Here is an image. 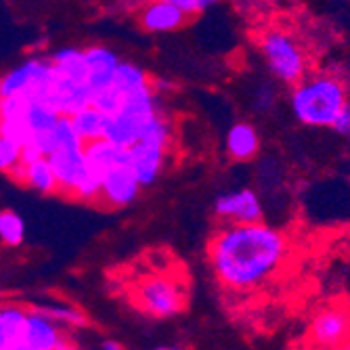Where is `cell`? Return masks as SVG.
<instances>
[{"instance_id":"6da1fadb","label":"cell","mask_w":350,"mask_h":350,"mask_svg":"<svg viewBox=\"0 0 350 350\" xmlns=\"http://www.w3.org/2000/svg\"><path fill=\"white\" fill-rule=\"evenodd\" d=\"M290 241L277 227L258 222L247 227H220L208 245L216 281L231 292H252L283 267Z\"/></svg>"},{"instance_id":"7a4b0ae2","label":"cell","mask_w":350,"mask_h":350,"mask_svg":"<svg viewBox=\"0 0 350 350\" xmlns=\"http://www.w3.org/2000/svg\"><path fill=\"white\" fill-rule=\"evenodd\" d=\"M348 101V86L336 72H308L290 92L294 118L312 129H332Z\"/></svg>"},{"instance_id":"3957f363","label":"cell","mask_w":350,"mask_h":350,"mask_svg":"<svg viewBox=\"0 0 350 350\" xmlns=\"http://www.w3.org/2000/svg\"><path fill=\"white\" fill-rule=\"evenodd\" d=\"M162 111V99L155 97L151 86L137 90L129 97H124L118 113L107 118L103 139L120 149H131L135 143L141 141L145 129Z\"/></svg>"},{"instance_id":"277c9868","label":"cell","mask_w":350,"mask_h":350,"mask_svg":"<svg viewBox=\"0 0 350 350\" xmlns=\"http://www.w3.org/2000/svg\"><path fill=\"white\" fill-rule=\"evenodd\" d=\"M258 51L269 72L283 84L296 86L308 74V55L302 42L285 27H269L258 38Z\"/></svg>"},{"instance_id":"5b68a950","label":"cell","mask_w":350,"mask_h":350,"mask_svg":"<svg viewBox=\"0 0 350 350\" xmlns=\"http://www.w3.org/2000/svg\"><path fill=\"white\" fill-rule=\"evenodd\" d=\"M185 288L183 283L170 275H151L141 281L137 288L139 306L155 317V319H170L176 317L185 306Z\"/></svg>"},{"instance_id":"8992f818","label":"cell","mask_w":350,"mask_h":350,"mask_svg":"<svg viewBox=\"0 0 350 350\" xmlns=\"http://www.w3.org/2000/svg\"><path fill=\"white\" fill-rule=\"evenodd\" d=\"M214 214L225 227H247L265 222V208L258 193L250 187L222 191L214 200Z\"/></svg>"},{"instance_id":"52a82bcc","label":"cell","mask_w":350,"mask_h":350,"mask_svg":"<svg viewBox=\"0 0 350 350\" xmlns=\"http://www.w3.org/2000/svg\"><path fill=\"white\" fill-rule=\"evenodd\" d=\"M308 340L319 350H340L350 344V310L342 306L321 308L310 321Z\"/></svg>"},{"instance_id":"ba28073f","label":"cell","mask_w":350,"mask_h":350,"mask_svg":"<svg viewBox=\"0 0 350 350\" xmlns=\"http://www.w3.org/2000/svg\"><path fill=\"white\" fill-rule=\"evenodd\" d=\"M141 193V185L135 178L133 170L126 166H118L101 176V198L99 202L111 210L126 208L137 202Z\"/></svg>"},{"instance_id":"9c48e42d","label":"cell","mask_w":350,"mask_h":350,"mask_svg":"<svg viewBox=\"0 0 350 350\" xmlns=\"http://www.w3.org/2000/svg\"><path fill=\"white\" fill-rule=\"evenodd\" d=\"M92 90L88 88V84H78L66 78H55L44 103L55 109L61 118H72L78 111L86 109L92 105Z\"/></svg>"},{"instance_id":"30bf717a","label":"cell","mask_w":350,"mask_h":350,"mask_svg":"<svg viewBox=\"0 0 350 350\" xmlns=\"http://www.w3.org/2000/svg\"><path fill=\"white\" fill-rule=\"evenodd\" d=\"M126 151H129V168L133 170L135 178L139 180L141 189L151 187L157 178H160V174L166 166V157H168L166 147H157V145L139 141Z\"/></svg>"},{"instance_id":"8fae6325","label":"cell","mask_w":350,"mask_h":350,"mask_svg":"<svg viewBox=\"0 0 350 350\" xmlns=\"http://www.w3.org/2000/svg\"><path fill=\"white\" fill-rule=\"evenodd\" d=\"M84 61H86V70H88L86 84L92 90V94L111 88L116 70L122 59L111 49H107L103 44H92V46L84 49Z\"/></svg>"},{"instance_id":"7c38bea8","label":"cell","mask_w":350,"mask_h":350,"mask_svg":"<svg viewBox=\"0 0 350 350\" xmlns=\"http://www.w3.org/2000/svg\"><path fill=\"white\" fill-rule=\"evenodd\" d=\"M187 23V15L176 7L174 0H155L139 11V25L149 34H170Z\"/></svg>"},{"instance_id":"4fadbf2b","label":"cell","mask_w":350,"mask_h":350,"mask_svg":"<svg viewBox=\"0 0 350 350\" xmlns=\"http://www.w3.org/2000/svg\"><path fill=\"white\" fill-rule=\"evenodd\" d=\"M49 164L53 168V174L57 178V189L61 196L72 198L74 191L80 183V178L86 174L88 164L82 149L76 151H57L49 157Z\"/></svg>"},{"instance_id":"5bb4252c","label":"cell","mask_w":350,"mask_h":350,"mask_svg":"<svg viewBox=\"0 0 350 350\" xmlns=\"http://www.w3.org/2000/svg\"><path fill=\"white\" fill-rule=\"evenodd\" d=\"M21 342H25L31 350H55L68 342V336L46 317L34 310H27V321L23 327Z\"/></svg>"},{"instance_id":"9a60e30c","label":"cell","mask_w":350,"mask_h":350,"mask_svg":"<svg viewBox=\"0 0 350 350\" xmlns=\"http://www.w3.org/2000/svg\"><path fill=\"white\" fill-rule=\"evenodd\" d=\"M225 149L231 160L237 162H247L252 157H256L260 149V137L258 131L254 129L250 122H237L227 131L225 139Z\"/></svg>"},{"instance_id":"2e32d148","label":"cell","mask_w":350,"mask_h":350,"mask_svg":"<svg viewBox=\"0 0 350 350\" xmlns=\"http://www.w3.org/2000/svg\"><path fill=\"white\" fill-rule=\"evenodd\" d=\"M82 151H84L86 164L90 166V170H94L99 176H103L105 172H109L118 166L129 164V151L107 143L105 139L84 145Z\"/></svg>"},{"instance_id":"e0dca14e","label":"cell","mask_w":350,"mask_h":350,"mask_svg":"<svg viewBox=\"0 0 350 350\" xmlns=\"http://www.w3.org/2000/svg\"><path fill=\"white\" fill-rule=\"evenodd\" d=\"M51 63L55 68V74L59 78H66L78 84H86L88 80V70H86V61H84V51L76 46H63L57 49L51 55Z\"/></svg>"},{"instance_id":"ac0fdd59","label":"cell","mask_w":350,"mask_h":350,"mask_svg":"<svg viewBox=\"0 0 350 350\" xmlns=\"http://www.w3.org/2000/svg\"><path fill=\"white\" fill-rule=\"evenodd\" d=\"M17 183L27 185L29 189L38 191L42 196H53L59 193L57 189V178L53 174V168L49 164V157H42V160L29 164V166H19L13 174H11Z\"/></svg>"},{"instance_id":"d6986e66","label":"cell","mask_w":350,"mask_h":350,"mask_svg":"<svg viewBox=\"0 0 350 350\" xmlns=\"http://www.w3.org/2000/svg\"><path fill=\"white\" fill-rule=\"evenodd\" d=\"M72 120V126L78 135V139L88 145V143H94V141H101L103 135H105V126H107V118L99 111L94 109L92 105L78 111L76 116L70 118Z\"/></svg>"},{"instance_id":"ffe728a7","label":"cell","mask_w":350,"mask_h":350,"mask_svg":"<svg viewBox=\"0 0 350 350\" xmlns=\"http://www.w3.org/2000/svg\"><path fill=\"white\" fill-rule=\"evenodd\" d=\"M147 86H151V78L147 76V72L139 66V63L120 61L116 76H113V84H111V88L116 92H120L122 97H129V94L143 90Z\"/></svg>"},{"instance_id":"44dd1931","label":"cell","mask_w":350,"mask_h":350,"mask_svg":"<svg viewBox=\"0 0 350 350\" xmlns=\"http://www.w3.org/2000/svg\"><path fill=\"white\" fill-rule=\"evenodd\" d=\"M29 310H34L42 317H46V319H51L53 323H57L61 329L63 327H84L88 323L86 319V314L72 306V304H61V302H46V304H36V306H31Z\"/></svg>"},{"instance_id":"7402d4cb","label":"cell","mask_w":350,"mask_h":350,"mask_svg":"<svg viewBox=\"0 0 350 350\" xmlns=\"http://www.w3.org/2000/svg\"><path fill=\"white\" fill-rule=\"evenodd\" d=\"M31 78H34V66H31V57H27L21 66L11 68L9 72L0 76V99L27 94L31 86Z\"/></svg>"},{"instance_id":"603a6c76","label":"cell","mask_w":350,"mask_h":350,"mask_svg":"<svg viewBox=\"0 0 350 350\" xmlns=\"http://www.w3.org/2000/svg\"><path fill=\"white\" fill-rule=\"evenodd\" d=\"M59 113L55 109H51L46 103L42 101H29V107H27V113H25V124L31 133V141L40 135H46L55 129V124L59 122Z\"/></svg>"},{"instance_id":"cb8c5ba5","label":"cell","mask_w":350,"mask_h":350,"mask_svg":"<svg viewBox=\"0 0 350 350\" xmlns=\"http://www.w3.org/2000/svg\"><path fill=\"white\" fill-rule=\"evenodd\" d=\"M25 239V222L13 210L0 212V241L5 245L17 247Z\"/></svg>"},{"instance_id":"d4e9b609","label":"cell","mask_w":350,"mask_h":350,"mask_svg":"<svg viewBox=\"0 0 350 350\" xmlns=\"http://www.w3.org/2000/svg\"><path fill=\"white\" fill-rule=\"evenodd\" d=\"M172 135H174V131H172V122H170V118L162 111L160 116H157L147 129H145V133H143V137H141V141H145V143H151V145H157V147H170V143H172Z\"/></svg>"},{"instance_id":"484cf974","label":"cell","mask_w":350,"mask_h":350,"mask_svg":"<svg viewBox=\"0 0 350 350\" xmlns=\"http://www.w3.org/2000/svg\"><path fill=\"white\" fill-rule=\"evenodd\" d=\"M53 137L57 143L59 151H76V149H84V143L78 139L72 120L70 118H59V122L55 124L53 129Z\"/></svg>"},{"instance_id":"4316f807","label":"cell","mask_w":350,"mask_h":350,"mask_svg":"<svg viewBox=\"0 0 350 350\" xmlns=\"http://www.w3.org/2000/svg\"><path fill=\"white\" fill-rule=\"evenodd\" d=\"M21 166V145L9 137L0 135V172H7L9 176Z\"/></svg>"},{"instance_id":"83f0119b","label":"cell","mask_w":350,"mask_h":350,"mask_svg":"<svg viewBox=\"0 0 350 350\" xmlns=\"http://www.w3.org/2000/svg\"><path fill=\"white\" fill-rule=\"evenodd\" d=\"M72 198H76L80 202H88V204L90 202H99V198H101V176L94 170H90V166H88L86 174L80 178Z\"/></svg>"},{"instance_id":"f1b7e54d","label":"cell","mask_w":350,"mask_h":350,"mask_svg":"<svg viewBox=\"0 0 350 350\" xmlns=\"http://www.w3.org/2000/svg\"><path fill=\"white\" fill-rule=\"evenodd\" d=\"M122 101H124V97H122L120 92H116L113 88H107L103 92L94 94V97H92V107L99 109L105 118H111L113 113H118Z\"/></svg>"},{"instance_id":"f546056e","label":"cell","mask_w":350,"mask_h":350,"mask_svg":"<svg viewBox=\"0 0 350 350\" xmlns=\"http://www.w3.org/2000/svg\"><path fill=\"white\" fill-rule=\"evenodd\" d=\"M277 103V90L275 86L269 82V84H260L256 90H254V107L258 111H271Z\"/></svg>"},{"instance_id":"4dcf8cb0","label":"cell","mask_w":350,"mask_h":350,"mask_svg":"<svg viewBox=\"0 0 350 350\" xmlns=\"http://www.w3.org/2000/svg\"><path fill=\"white\" fill-rule=\"evenodd\" d=\"M174 3H176V7L187 15V19L202 15L206 9H210V7L214 5L212 0H174Z\"/></svg>"},{"instance_id":"1f68e13d","label":"cell","mask_w":350,"mask_h":350,"mask_svg":"<svg viewBox=\"0 0 350 350\" xmlns=\"http://www.w3.org/2000/svg\"><path fill=\"white\" fill-rule=\"evenodd\" d=\"M332 131H336L338 135L342 137H350V101L344 105V109L338 113L334 126H332Z\"/></svg>"},{"instance_id":"d6a6232c","label":"cell","mask_w":350,"mask_h":350,"mask_svg":"<svg viewBox=\"0 0 350 350\" xmlns=\"http://www.w3.org/2000/svg\"><path fill=\"white\" fill-rule=\"evenodd\" d=\"M42 153L38 151V147L34 143H29L25 147H21V166H29V164H34L38 160H42Z\"/></svg>"},{"instance_id":"836d02e7","label":"cell","mask_w":350,"mask_h":350,"mask_svg":"<svg viewBox=\"0 0 350 350\" xmlns=\"http://www.w3.org/2000/svg\"><path fill=\"white\" fill-rule=\"evenodd\" d=\"M17 342L13 340V336L9 334V329L5 327V323L0 321V350H11Z\"/></svg>"},{"instance_id":"e575fe53","label":"cell","mask_w":350,"mask_h":350,"mask_svg":"<svg viewBox=\"0 0 350 350\" xmlns=\"http://www.w3.org/2000/svg\"><path fill=\"white\" fill-rule=\"evenodd\" d=\"M101 350H126L120 342H116V340H103L101 342Z\"/></svg>"},{"instance_id":"d590c367","label":"cell","mask_w":350,"mask_h":350,"mask_svg":"<svg viewBox=\"0 0 350 350\" xmlns=\"http://www.w3.org/2000/svg\"><path fill=\"white\" fill-rule=\"evenodd\" d=\"M55 350H78V346H74V344L68 340L66 344H61V346H59V348H55Z\"/></svg>"},{"instance_id":"8d00e7d4","label":"cell","mask_w":350,"mask_h":350,"mask_svg":"<svg viewBox=\"0 0 350 350\" xmlns=\"http://www.w3.org/2000/svg\"><path fill=\"white\" fill-rule=\"evenodd\" d=\"M11 350H31V348H29V346H27L25 342H21V340H19V342H17V344H15V346H13Z\"/></svg>"},{"instance_id":"74e56055","label":"cell","mask_w":350,"mask_h":350,"mask_svg":"<svg viewBox=\"0 0 350 350\" xmlns=\"http://www.w3.org/2000/svg\"><path fill=\"white\" fill-rule=\"evenodd\" d=\"M153 350H183V348L180 346H157Z\"/></svg>"},{"instance_id":"f35d334b","label":"cell","mask_w":350,"mask_h":350,"mask_svg":"<svg viewBox=\"0 0 350 350\" xmlns=\"http://www.w3.org/2000/svg\"><path fill=\"white\" fill-rule=\"evenodd\" d=\"M340 350H350V344H346V346H342Z\"/></svg>"}]
</instances>
